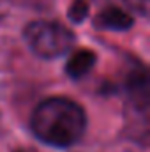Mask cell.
Returning a JSON list of instances; mask_svg holds the SVG:
<instances>
[{
	"label": "cell",
	"mask_w": 150,
	"mask_h": 152,
	"mask_svg": "<svg viewBox=\"0 0 150 152\" xmlns=\"http://www.w3.org/2000/svg\"><path fill=\"white\" fill-rule=\"evenodd\" d=\"M4 16H5V11H4V7H2V4H0V21L4 20Z\"/></svg>",
	"instance_id": "7"
},
{
	"label": "cell",
	"mask_w": 150,
	"mask_h": 152,
	"mask_svg": "<svg viewBox=\"0 0 150 152\" xmlns=\"http://www.w3.org/2000/svg\"><path fill=\"white\" fill-rule=\"evenodd\" d=\"M127 90H129L131 97L136 101V104L145 110L149 104V76H147L145 67H138L136 71H133L129 75Z\"/></svg>",
	"instance_id": "5"
},
{
	"label": "cell",
	"mask_w": 150,
	"mask_h": 152,
	"mask_svg": "<svg viewBox=\"0 0 150 152\" xmlns=\"http://www.w3.org/2000/svg\"><path fill=\"white\" fill-rule=\"evenodd\" d=\"M23 39L34 55L46 60L66 55L74 44V34L53 20H34L27 23Z\"/></svg>",
	"instance_id": "2"
},
{
	"label": "cell",
	"mask_w": 150,
	"mask_h": 152,
	"mask_svg": "<svg viewBox=\"0 0 150 152\" xmlns=\"http://www.w3.org/2000/svg\"><path fill=\"white\" fill-rule=\"evenodd\" d=\"M133 25H134V18L127 11H124L122 7H117V5L104 7L95 16V27L103 28V30L124 32V30H129Z\"/></svg>",
	"instance_id": "3"
},
{
	"label": "cell",
	"mask_w": 150,
	"mask_h": 152,
	"mask_svg": "<svg viewBox=\"0 0 150 152\" xmlns=\"http://www.w3.org/2000/svg\"><path fill=\"white\" fill-rule=\"evenodd\" d=\"M87 127L85 110L69 97L55 96L41 101L30 117V129L42 143L57 149L74 145Z\"/></svg>",
	"instance_id": "1"
},
{
	"label": "cell",
	"mask_w": 150,
	"mask_h": 152,
	"mask_svg": "<svg viewBox=\"0 0 150 152\" xmlns=\"http://www.w3.org/2000/svg\"><path fill=\"white\" fill-rule=\"evenodd\" d=\"M95 60H97V57H95V53L92 50H87V48L76 50L69 57L67 64H66V73L73 80H79V78L87 76L94 69Z\"/></svg>",
	"instance_id": "4"
},
{
	"label": "cell",
	"mask_w": 150,
	"mask_h": 152,
	"mask_svg": "<svg viewBox=\"0 0 150 152\" xmlns=\"http://www.w3.org/2000/svg\"><path fill=\"white\" fill-rule=\"evenodd\" d=\"M16 152H28V151H16Z\"/></svg>",
	"instance_id": "8"
},
{
	"label": "cell",
	"mask_w": 150,
	"mask_h": 152,
	"mask_svg": "<svg viewBox=\"0 0 150 152\" xmlns=\"http://www.w3.org/2000/svg\"><path fill=\"white\" fill-rule=\"evenodd\" d=\"M88 16V2L87 0H73L71 7H69V20L74 23L85 21V18Z\"/></svg>",
	"instance_id": "6"
}]
</instances>
